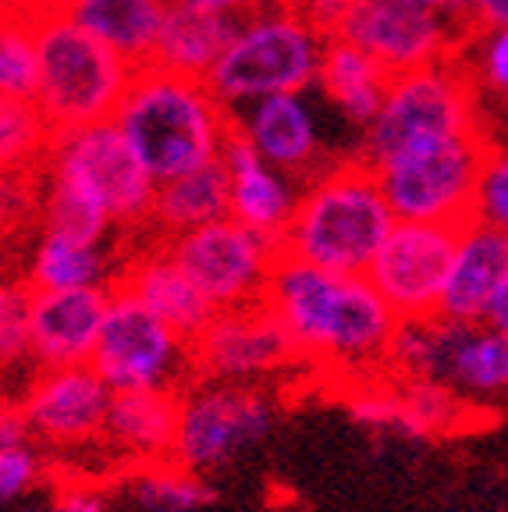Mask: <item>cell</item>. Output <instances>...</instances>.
<instances>
[{"mask_svg": "<svg viewBox=\"0 0 508 512\" xmlns=\"http://www.w3.org/2000/svg\"><path fill=\"white\" fill-rule=\"evenodd\" d=\"M317 82L345 118L366 128L381 111L391 75L366 50L331 32V36H324V50H320Z\"/></svg>", "mask_w": 508, "mask_h": 512, "instance_id": "obj_27", "label": "cell"}, {"mask_svg": "<svg viewBox=\"0 0 508 512\" xmlns=\"http://www.w3.org/2000/svg\"><path fill=\"white\" fill-rule=\"evenodd\" d=\"M125 491L139 512H203L214 502L207 477L185 470L175 459L135 466V473L125 480Z\"/></svg>", "mask_w": 508, "mask_h": 512, "instance_id": "obj_29", "label": "cell"}, {"mask_svg": "<svg viewBox=\"0 0 508 512\" xmlns=\"http://www.w3.org/2000/svg\"><path fill=\"white\" fill-rule=\"evenodd\" d=\"M43 185H47V164L0 171V239L40 221Z\"/></svg>", "mask_w": 508, "mask_h": 512, "instance_id": "obj_33", "label": "cell"}, {"mask_svg": "<svg viewBox=\"0 0 508 512\" xmlns=\"http://www.w3.org/2000/svg\"><path fill=\"white\" fill-rule=\"evenodd\" d=\"M491 146L494 139L487 125L430 136L374 160V171L395 217L462 224L473 217L477 182Z\"/></svg>", "mask_w": 508, "mask_h": 512, "instance_id": "obj_7", "label": "cell"}, {"mask_svg": "<svg viewBox=\"0 0 508 512\" xmlns=\"http://www.w3.org/2000/svg\"><path fill=\"white\" fill-rule=\"evenodd\" d=\"M111 498L93 484H64L61 491H54L50 498L36 505H25L22 512H107Z\"/></svg>", "mask_w": 508, "mask_h": 512, "instance_id": "obj_38", "label": "cell"}, {"mask_svg": "<svg viewBox=\"0 0 508 512\" xmlns=\"http://www.w3.org/2000/svg\"><path fill=\"white\" fill-rule=\"evenodd\" d=\"M345 409L356 424L370 431H391L402 438H441L477 424L480 409L466 406L455 392L437 381H402V377H359L345 388Z\"/></svg>", "mask_w": 508, "mask_h": 512, "instance_id": "obj_16", "label": "cell"}, {"mask_svg": "<svg viewBox=\"0 0 508 512\" xmlns=\"http://www.w3.org/2000/svg\"><path fill=\"white\" fill-rule=\"evenodd\" d=\"M487 324L491 328H498L501 335H508V274H505V281L498 285V292H494V299H491V306H487Z\"/></svg>", "mask_w": 508, "mask_h": 512, "instance_id": "obj_44", "label": "cell"}, {"mask_svg": "<svg viewBox=\"0 0 508 512\" xmlns=\"http://www.w3.org/2000/svg\"><path fill=\"white\" fill-rule=\"evenodd\" d=\"M29 0H0V96L36 100V32Z\"/></svg>", "mask_w": 508, "mask_h": 512, "instance_id": "obj_31", "label": "cell"}, {"mask_svg": "<svg viewBox=\"0 0 508 512\" xmlns=\"http://www.w3.org/2000/svg\"><path fill=\"white\" fill-rule=\"evenodd\" d=\"M388 196L366 157H331L299 189L281 256L342 274H366L395 224Z\"/></svg>", "mask_w": 508, "mask_h": 512, "instance_id": "obj_3", "label": "cell"}, {"mask_svg": "<svg viewBox=\"0 0 508 512\" xmlns=\"http://www.w3.org/2000/svg\"><path fill=\"white\" fill-rule=\"evenodd\" d=\"M217 217H228V168L221 157L203 168L157 182L146 232L153 239H171V235L192 232Z\"/></svg>", "mask_w": 508, "mask_h": 512, "instance_id": "obj_26", "label": "cell"}, {"mask_svg": "<svg viewBox=\"0 0 508 512\" xmlns=\"http://www.w3.org/2000/svg\"><path fill=\"white\" fill-rule=\"evenodd\" d=\"M484 125L480 86L469 72V61H462V54L445 57L427 68L391 75L381 111L366 125L359 157L374 164L416 139L452 136V132H469Z\"/></svg>", "mask_w": 508, "mask_h": 512, "instance_id": "obj_9", "label": "cell"}, {"mask_svg": "<svg viewBox=\"0 0 508 512\" xmlns=\"http://www.w3.org/2000/svg\"><path fill=\"white\" fill-rule=\"evenodd\" d=\"M121 260L107 242H75L43 232L25 267V285L40 288H111Z\"/></svg>", "mask_w": 508, "mask_h": 512, "instance_id": "obj_28", "label": "cell"}, {"mask_svg": "<svg viewBox=\"0 0 508 512\" xmlns=\"http://www.w3.org/2000/svg\"><path fill=\"white\" fill-rule=\"evenodd\" d=\"M54 128L36 100L0 96V171L47 164Z\"/></svg>", "mask_w": 508, "mask_h": 512, "instance_id": "obj_32", "label": "cell"}, {"mask_svg": "<svg viewBox=\"0 0 508 512\" xmlns=\"http://www.w3.org/2000/svg\"><path fill=\"white\" fill-rule=\"evenodd\" d=\"M40 224L43 232L64 235L75 242H107L111 232H118L111 214L86 189L57 175H47V185H43Z\"/></svg>", "mask_w": 508, "mask_h": 512, "instance_id": "obj_30", "label": "cell"}, {"mask_svg": "<svg viewBox=\"0 0 508 512\" xmlns=\"http://www.w3.org/2000/svg\"><path fill=\"white\" fill-rule=\"evenodd\" d=\"M111 399V384L89 363H75V367L40 370L25 388L22 409L36 441L75 448L104 438Z\"/></svg>", "mask_w": 508, "mask_h": 512, "instance_id": "obj_17", "label": "cell"}, {"mask_svg": "<svg viewBox=\"0 0 508 512\" xmlns=\"http://www.w3.org/2000/svg\"><path fill=\"white\" fill-rule=\"evenodd\" d=\"M178 4H192V8H207V11H231V15H253V11L267 8V4H278V0H178Z\"/></svg>", "mask_w": 508, "mask_h": 512, "instance_id": "obj_42", "label": "cell"}, {"mask_svg": "<svg viewBox=\"0 0 508 512\" xmlns=\"http://www.w3.org/2000/svg\"><path fill=\"white\" fill-rule=\"evenodd\" d=\"M477 64H469V72L480 89H494L508 100V29H491L477 36Z\"/></svg>", "mask_w": 508, "mask_h": 512, "instance_id": "obj_37", "label": "cell"}, {"mask_svg": "<svg viewBox=\"0 0 508 512\" xmlns=\"http://www.w3.org/2000/svg\"><path fill=\"white\" fill-rule=\"evenodd\" d=\"M469 29L491 32V29H508V0H469Z\"/></svg>", "mask_w": 508, "mask_h": 512, "instance_id": "obj_41", "label": "cell"}, {"mask_svg": "<svg viewBox=\"0 0 508 512\" xmlns=\"http://www.w3.org/2000/svg\"><path fill=\"white\" fill-rule=\"evenodd\" d=\"M384 374L445 384L466 406L487 413L508 402V335L487 320H398Z\"/></svg>", "mask_w": 508, "mask_h": 512, "instance_id": "obj_5", "label": "cell"}, {"mask_svg": "<svg viewBox=\"0 0 508 512\" xmlns=\"http://www.w3.org/2000/svg\"><path fill=\"white\" fill-rule=\"evenodd\" d=\"M47 175L68 178L79 189H86L111 214L118 232H146L157 178L128 146L125 132L114 125V118L54 132L47 153Z\"/></svg>", "mask_w": 508, "mask_h": 512, "instance_id": "obj_10", "label": "cell"}, {"mask_svg": "<svg viewBox=\"0 0 508 512\" xmlns=\"http://www.w3.org/2000/svg\"><path fill=\"white\" fill-rule=\"evenodd\" d=\"M192 377L235 384H274L292 367H302L278 317L267 303L217 310L207 328L189 342Z\"/></svg>", "mask_w": 508, "mask_h": 512, "instance_id": "obj_15", "label": "cell"}, {"mask_svg": "<svg viewBox=\"0 0 508 512\" xmlns=\"http://www.w3.org/2000/svg\"><path fill=\"white\" fill-rule=\"evenodd\" d=\"M178 392L175 388L114 392L111 409H107L104 441L118 456L132 459L135 466L171 459V445H175L178 431Z\"/></svg>", "mask_w": 508, "mask_h": 512, "instance_id": "obj_23", "label": "cell"}, {"mask_svg": "<svg viewBox=\"0 0 508 512\" xmlns=\"http://www.w3.org/2000/svg\"><path fill=\"white\" fill-rule=\"evenodd\" d=\"M114 125L125 132L146 171L167 182L221 157L235 128V111L217 100L207 79L143 64L114 107Z\"/></svg>", "mask_w": 508, "mask_h": 512, "instance_id": "obj_2", "label": "cell"}, {"mask_svg": "<svg viewBox=\"0 0 508 512\" xmlns=\"http://www.w3.org/2000/svg\"><path fill=\"white\" fill-rule=\"evenodd\" d=\"M508 274V235L494 224L469 217L459 224V242H455L452 267H448L445 292H441V310L445 320H484L494 292Z\"/></svg>", "mask_w": 508, "mask_h": 512, "instance_id": "obj_22", "label": "cell"}, {"mask_svg": "<svg viewBox=\"0 0 508 512\" xmlns=\"http://www.w3.org/2000/svg\"><path fill=\"white\" fill-rule=\"evenodd\" d=\"M281 399L274 384H235L192 377L178 392V431L171 459L199 477L235 466L278 427Z\"/></svg>", "mask_w": 508, "mask_h": 512, "instance_id": "obj_8", "label": "cell"}, {"mask_svg": "<svg viewBox=\"0 0 508 512\" xmlns=\"http://www.w3.org/2000/svg\"><path fill=\"white\" fill-rule=\"evenodd\" d=\"M221 160L228 168V214L281 246V235H285L295 203H299L302 182L270 168L267 160L249 146L239 121L231 128L228 143H224Z\"/></svg>", "mask_w": 508, "mask_h": 512, "instance_id": "obj_19", "label": "cell"}, {"mask_svg": "<svg viewBox=\"0 0 508 512\" xmlns=\"http://www.w3.org/2000/svg\"><path fill=\"white\" fill-rule=\"evenodd\" d=\"M473 217L508 235V143H494L487 153L477 182V200H473Z\"/></svg>", "mask_w": 508, "mask_h": 512, "instance_id": "obj_35", "label": "cell"}, {"mask_svg": "<svg viewBox=\"0 0 508 512\" xmlns=\"http://www.w3.org/2000/svg\"><path fill=\"white\" fill-rule=\"evenodd\" d=\"M29 360V285H0V370Z\"/></svg>", "mask_w": 508, "mask_h": 512, "instance_id": "obj_34", "label": "cell"}, {"mask_svg": "<svg viewBox=\"0 0 508 512\" xmlns=\"http://www.w3.org/2000/svg\"><path fill=\"white\" fill-rule=\"evenodd\" d=\"M89 367L111 384V392H139V388L178 392L185 381H192V349L182 331L160 320L128 288L111 285Z\"/></svg>", "mask_w": 508, "mask_h": 512, "instance_id": "obj_11", "label": "cell"}, {"mask_svg": "<svg viewBox=\"0 0 508 512\" xmlns=\"http://www.w3.org/2000/svg\"><path fill=\"white\" fill-rule=\"evenodd\" d=\"M398 4H413V8H430V11H441V15L448 18H459V22H466L469 15V0H398ZM469 25V22H466ZM473 32V29H469ZM477 36V32H473Z\"/></svg>", "mask_w": 508, "mask_h": 512, "instance_id": "obj_43", "label": "cell"}, {"mask_svg": "<svg viewBox=\"0 0 508 512\" xmlns=\"http://www.w3.org/2000/svg\"><path fill=\"white\" fill-rule=\"evenodd\" d=\"M32 32L40 64L36 104L50 128L68 132L114 118V107L132 82V64L75 25L64 8H36Z\"/></svg>", "mask_w": 508, "mask_h": 512, "instance_id": "obj_4", "label": "cell"}, {"mask_svg": "<svg viewBox=\"0 0 508 512\" xmlns=\"http://www.w3.org/2000/svg\"><path fill=\"white\" fill-rule=\"evenodd\" d=\"M334 32L366 50L381 68H388V75L459 57L466 43L477 40L459 18L398 0H352V8Z\"/></svg>", "mask_w": 508, "mask_h": 512, "instance_id": "obj_13", "label": "cell"}, {"mask_svg": "<svg viewBox=\"0 0 508 512\" xmlns=\"http://www.w3.org/2000/svg\"><path fill=\"white\" fill-rule=\"evenodd\" d=\"M302 367L338 377L384 374L398 317L366 274L324 271L281 256L263 292Z\"/></svg>", "mask_w": 508, "mask_h": 512, "instance_id": "obj_1", "label": "cell"}, {"mask_svg": "<svg viewBox=\"0 0 508 512\" xmlns=\"http://www.w3.org/2000/svg\"><path fill=\"white\" fill-rule=\"evenodd\" d=\"M114 285L128 288L139 303L150 306L160 320H167L175 331H182L189 342L207 328V320L217 313L203 299V292L189 281V274L171 260L164 242L153 239V235L143 246L128 249L118 274H114Z\"/></svg>", "mask_w": 508, "mask_h": 512, "instance_id": "obj_20", "label": "cell"}, {"mask_svg": "<svg viewBox=\"0 0 508 512\" xmlns=\"http://www.w3.org/2000/svg\"><path fill=\"white\" fill-rule=\"evenodd\" d=\"M111 288H29V360L36 370L89 363Z\"/></svg>", "mask_w": 508, "mask_h": 512, "instance_id": "obj_18", "label": "cell"}, {"mask_svg": "<svg viewBox=\"0 0 508 512\" xmlns=\"http://www.w3.org/2000/svg\"><path fill=\"white\" fill-rule=\"evenodd\" d=\"M160 242L214 310L260 303L281 260L278 242L246 228L231 214Z\"/></svg>", "mask_w": 508, "mask_h": 512, "instance_id": "obj_12", "label": "cell"}, {"mask_svg": "<svg viewBox=\"0 0 508 512\" xmlns=\"http://www.w3.org/2000/svg\"><path fill=\"white\" fill-rule=\"evenodd\" d=\"M455 242H459V224L405 221V217L391 224L388 239L366 267V278L398 320L437 317Z\"/></svg>", "mask_w": 508, "mask_h": 512, "instance_id": "obj_14", "label": "cell"}, {"mask_svg": "<svg viewBox=\"0 0 508 512\" xmlns=\"http://www.w3.org/2000/svg\"><path fill=\"white\" fill-rule=\"evenodd\" d=\"M43 480V459L32 445L0 448V509L32 495Z\"/></svg>", "mask_w": 508, "mask_h": 512, "instance_id": "obj_36", "label": "cell"}, {"mask_svg": "<svg viewBox=\"0 0 508 512\" xmlns=\"http://www.w3.org/2000/svg\"><path fill=\"white\" fill-rule=\"evenodd\" d=\"M32 8H64L68 0H29Z\"/></svg>", "mask_w": 508, "mask_h": 512, "instance_id": "obj_45", "label": "cell"}, {"mask_svg": "<svg viewBox=\"0 0 508 512\" xmlns=\"http://www.w3.org/2000/svg\"><path fill=\"white\" fill-rule=\"evenodd\" d=\"M32 445L29 416H25L22 402H0V448Z\"/></svg>", "mask_w": 508, "mask_h": 512, "instance_id": "obj_40", "label": "cell"}, {"mask_svg": "<svg viewBox=\"0 0 508 512\" xmlns=\"http://www.w3.org/2000/svg\"><path fill=\"white\" fill-rule=\"evenodd\" d=\"M235 121L246 132L249 146L270 168H278L281 175L295 178V182H306L331 160L320 150L317 128H313V118L299 93L263 96Z\"/></svg>", "mask_w": 508, "mask_h": 512, "instance_id": "obj_21", "label": "cell"}, {"mask_svg": "<svg viewBox=\"0 0 508 512\" xmlns=\"http://www.w3.org/2000/svg\"><path fill=\"white\" fill-rule=\"evenodd\" d=\"M281 4L295 8L306 22L313 25V29L324 32V36H331V32L342 25L345 11L352 8V0H281Z\"/></svg>", "mask_w": 508, "mask_h": 512, "instance_id": "obj_39", "label": "cell"}, {"mask_svg": "<svg viewBox=\"0 0 508 512\" xmlns=\"http://www.w3.org/2000/svg\"><path fill=\"white\" fill-rule=\"evenodd\" d=\"M171 0H68L64 11L75 25L125 57L132 68L153 61Z\"/></svg>", "mask_w": 508, "mask_h": 512, "instance_id": "obj_25", "label": "cell"}, {"mask_svg": "<svg viewBox=\"0 0 508 512\" xmlns=\"http://www.w3.org/2000/svg\"><path fill=\"white\" fill-rule=\"evenodd\" d=\"M242 22H246V15L192 8V4L171 0L150 64L207 79L210 68L217 64V57L228 50V43L235 40V32L242 29Z\"/></svg>", "mask_w": 508, "mask_h": 512, "instance_id": "obj_24", "label": "cell"}, {"mask_svg": "<svg viewBox=\"0 0 508 512\" xmlns=\"http://www.w3.org/2000/svg\"><path fill=\"white\" fill-rule=\"evenodd\" d=\"M320 50L324 32L278 0L246 15L235 40L210 68L207 86L228 111L274 93H302L317 82Z\"/></svg>", "mask_w": 508, "mask_h": 512, "instance_id": "obj_6", "label": "cell"}]
</instances>
